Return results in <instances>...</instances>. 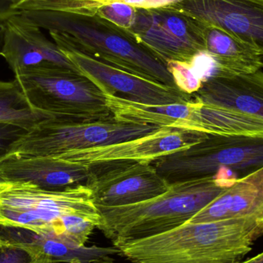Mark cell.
<instances>
[{
  "instance_id": "cell-22",
  "label": "cell",
  "mask_w": 263,
  "mask_h": 263,
  "mask_svg": "<svg viewBox=\"0 0 263 263\" xmlns=\"http://www.w3.org/2000/svg\"><path fill=\"white\" fill-rule=\"evenodd\" d=\"M97 14L121 29H129L134 23L136 8L119 0H104Z\"/></svg>"
},
{
  "instance_id": "cell-28",
  "label": "cell",
  "mask_w": 263,
  "mask_h": 263,
  "mask_svg": "<svg viewBox=\"0 0 263 263\" xmlns=\"http://www.w3.org/2000/svg\"><path fill=\"white\" fill-rule=\"evenodd\" d=\"M239 263H263V252L262 253H259V254L256 255L254 257L248 259V260Z\"/></svg>"
},
{
  "instance_id": "cell-10",
  "label": "cell",
  "mask_w": 263,
  "mask_h": 263,
  "mask_svg": "<svg viewBox=\"0 0 263 263\" xmlns=\"http://www.w3.org/2000/svg\"><path fill=\"white\" fill-rule=\"evenodd\" d=\"M59 49L79 72L92 80L104 94L148 105L186 103L193 100V96L178 88L145 80L72 49Z\"/></svg>"
},
{
  "instance_id": "cell-8",
  "label": "cell",
  "mask_w": 263,
  "mask_h": 263,
  "mask_svg": "<svg viewBox=\"0 0 263 263\" xmlns=\"http://www.w3.org/2000/svg\"><path fill=\"white\" fill-rule=\"evenodd\" d=\"M203 24L175 6L138 9L129 34L165 63H190L195 55L205 51Z\"/></svg>"
},
{
  "instance_id": "cell-21",
  "label": "cell",
  "mask_w": 263,
  "mask_h": 263,
  "mask_svg": "<svg viewBox=\"0 0 263 263\" xmlns=\"http://www.w3.org/2000/svg\"><path fill=\"white\" fill-rule=\"evenodd\" d=\"M55 118L35 110L29 104L15 80H0V123L12 125L29 131L40 123Z\"/></svg>"
},
{
  "instance_id": "cell-14",
  "label": "cell",
  "mask_w": 263,
  "mask_h": 263,
  "mask_svg": "<svg viewBox=\"0 0 263 263\" xmlns=\"http://www.w3.org/2000/svg\"><path fill=\"white\" fill-rule=\"evenodd\" d=\"M0 177L4 181L28 182L48 191H64L89 186L91 165L54 157L0 159Z\"/></svg>"
},
{
  "instance_id": "cell-9",
  "label": "cell",
  "mask_w": 263,
  "mask_h": 263,
  "mask_svg": "<svg viewBox=\"0 0 263 263\" xmlns=\"http://www.w3.org/2000/svg\"><path fill=\"white\" fill-rule=\"evenodd\" d=\"M89 187L97 207L133 205L165 193L170 184L150 163L110 161L91 164Z\"/></svg>"
},
{
  "instance_id": "cell-23",
  "label": "cell",
  "mask_w": 263,
  "mask_h": 263,
  "mask_svg": "<svg viewBox=\"0 0 263 263\" xmlns=\"http://www.w3.org/2000/svg\"><path fill=\"white\" fill-rule=\"evenodd\" d=\"M166 66L178 89L189 95H193L200 89L202 80L190 63L170 61Z\"/></svg>"
},
{
  "instance_id": "cell-4",
  "label": "cell",
  "mask_w": 263,
  "mask_h": 263,
  "mask_svg": "<svg viewBox=\"0 0 263 263\" xmlns=\"http://www.w3.org/2000/svg\"><path fill=\"white\" fill-rule=\"evenodd\" d=\"M71 215L101 221L89 186L48 191L28 182H0V228L61 239L65 219Z\"/></svg>"
},
{
  "instance_id": "cell-1",
  "label": "cell",
  "mask_w": 263,
  "mask_h": 263,
  "mask_svg": "<svg viewBox=\"0 0 263 263\" xmlns=\"http://www.w3.org/2000/svg\"><path fill=\"white\" fill-rule=\"evenodd\" d=\"M49 35L59 48L72 49L156 83L176 87L166 65L137 43L126 29L97 12L20 11Z\"/></svg>"
},
{
  "instance_id": "cell-7",
  "label": "cell",
  "mask_w": 263,
  "mask_h": 263,
  "mask_svg": "<svg viewBox=\"0 0 263 263\" xmlns=\"http://www.w3.org/2000/svg\"><path fill=\"white\" fill-rule=\"evenodd\" d=\"M159 129L122 123L114 117L94 122H75L55 117L26 132L12 145L7 156L58 157L70 152L142 137Z\"/></svg>"
},
{
  "instance_id": "cell-24",
  "label": "cell",
  "mask_w": 263,
  "mask_h": 263,
  "mask_svg": "<svg viewBox=\"0 0 263 263\" xmlns=\"http://www.w3.org/2000/svg\"><path fill=\"white\" fill-rule=\"evenodd\" d=\"M37 261L29 250L11 243L4 238V242L0 247V263H35Z\"/></svg>"
},
{
  "instance_id": "cell-26",
  "label": "cell",
  "mask_w": 263,
  "mask_h": 263,
  "mask_svg": "<svg viewBox=\"0 0 263 263\" xmlns=\"http://www.w3.org/2000/svg\"><path fill=\"white\" fill-rule=\"evenodd\" d=\"M138 9H157L174 6L184 0H119Z\"/></svg>"
},
{
  "instance_id": "cell-16",
  "label": "cell",
  "mask_w": 263,
  "mask_h": 263,
  "mask_svg": "<svg viewBox=\"0 0 263 263\" xmlns=\"http://www.w3.org/2000/svg\"><path fill=\"white\" fill-rule=\"evenodd\" d=\"M0 234L11 243L26 249L37 260L52 263H106L120 255L117 247L78 246L55 237L40 236L21 229L1 228Z\"/></svg>"
},
{
  "instance_id": "cell-3",
  "label": "cell",
  "mask_w": 263,
  "mask_h": 263,
  "mask_svg": "<svg viewBox=\"0 0 263 263\" xmlns=\"http://www.w3.org/2000/svg\"><path fill=\"white\" fill-rule=\"evenodd\" d=\"M236 180L207 178L170 184L163 194L133 205L97 207L98 228L116 247L166 233L188 222Z\"/></svg>"
},
{
  "instance_id": "cell-15",
  "label": "cell",
  "mask_w": 263,
  "mask_h": 263,
  "mask_svg": "<svg viewBox=\"0 0 263 263\" xmlns=\"http://www.w3.org/2000/svg\"><path fill=\"white\" fill-rule=\"evenodd\" d=\"M207 105L236 111L263 121V72L233 74L216 72L193 94Z\"/></svg>"
},
{
  "instance_id": "cell-13",
  "label": "cell",
  "mask_w": 263,
  "mask_h": 263,
  "mask_svg": "<svg viewBox=\"0 0 263 263\" xmlns=\"http://www.w3.org/2000/svg\"><path fill=\"white\" fill-rule=\"evenodd\" d=\"M2 23L4 32L1 57L13 73L23 69L50 66L79 72L57 44L46 38L41 28L21 12Z\"/></svg>"
},
{
  "instance_id": "cell-30",
  "label": "cell",
  "mask_w": 263,
  "mask_h": 263,
  "mask_svg": "<svg viewBox=\"0 0 263 263\" xmlns=\"http://www.w3.org/2000/svg\"><path fill=\"white\" fill-rule=\"evenodd\" d=\"M3 242H4V238H3V236L0 234V247L3 245Z\"/></svg>"
},
{
  "instance_id": "cell-25",
  "label": "cell",
  "mask_w": 263,
  "mask_h": 263,
  "mask_svg": "<svg viewBox=\"0 0 263 263\" xmlns=\"http://www.w3.org/2000/svg\"><path fill=\"white\" fill-rule=\"evenodd\" d=\"M27 131L12 125L0 123V159L9 153L12 145Z\"/></svg>"
},
{
  "instance_id": "cell-18",
  "label": "cell",
  "mask_w": 263,
  "mask_h": 263,
  "mask_svg": "<svg viewBox=\"0 0 263 263\" xmlns=\"http://www.w3.org/2000/svg\"><path fill=\"white\" fill-rule=\"evenodd\" d=\"M254 218L263 222V167L238 179L189 222Z\"/></svg>"
},
{
  "instance_id": "cell-12",
  "label": "cell",
  "mask_w": 263,
  "mask_h": 263,
  "mask_svg": "<svg viewBox=\"0 0 263 263\" xmlns=\"http://www.w3.org/2000/svg\"><path fill=\"white\" fill-rule=\"evenodd\" d=\"M173 6L223 29L263 55V0H184Z\"/></svg>"
},
{
  "instance_id": "cell-11",
  "label": "cell",
  "mask_w": 263,
  "mask_h": 263,
  "mask_svg": "<svg viewBox=\"0 0 263 263\" xmlns=\"http://www.w3.org/2000/svg\"><path fill=\"white\" fill-rule=\"evenodd\" d=\"M207 136L206 133L200 132L160 128L159 130L142 137L70 152L54 158L86 165L110 161L150 163L162 156L189 148L203 140Z\"/></svg>"
},
{
  "instance_id": "cell-17",
  "label": "cell",
  "mask_w": 263,
  "mask_h": 263,
  "mask_svg": "<svg viewBox=\"0 0 263 263\" xmlns=\"http://www.w3.org/2000/svg\"><path fill=\"white\" fill-rule=\"evenodd\" d=\"M105 97L106 105L117 121L200 132L196 120L199 102L193 97L186 103L168 105L144 104L110 94H105Z\"/></svg>"
},
{
  "instance_id": "cell-2",
  "label": "cell",
  "mask_w": 263,
  "mask_h": 263,
  "mask_svg": "<svg viewBox=\"0 0 263 263\" xmlns=\"http://www.w3.org/2000/svg\"><path fill=\"white\" fill-rule=\"evenodd\" d=\"M262 236L263 222L254 218L188 222L117 248L130 263H239Z\"/></svg>"
},
{
  "instance_id": "cell-20",
  "label": "cell",
  "mask_w": 263,
  "mask_h": 263,
  "mask_svg": "<svg viewBox=\"0 0 263 263\" xmlns=\"http://www.w3.org/2000/svg\"><path fill=\"white\" fill-rule=\"evenodd\" d=\"M196 119L199 130L206 134L263 136L262 120L231 109L205 104L200 101L196 109Z\"/></svg>"
},
{
  "instance_id": "cell-33",
  "label": "cell",
  "mask_w": 263,
  "mask_h": 263,
  "mask_svg": "<svg viewBox=\"0 0 263 263\" xmlns=\"http://www.w3.org/2000/svg\"><path fill=\"white\" fill-rule=\"evenodd\" d=\"M106 263H114V261H112V262H106Z\"/></svg>"
},
{
  "instance_id": "cell-19",
  "label": "cell",
  "mask_w": 263,
  "mask_h": 263,
  "mask_svg": "<svg viewBox=\"0 0 263 263\" xmlns=\"http://www.w3.org/2000/svg\"><path fill=\"white\" fill-rule=\"evenodd\" d=\"M202 24L205 52L214 60L216 72L239 75L262 70L263 55L254 48L217 26Z\"/></svg>"
},
{
  "instance_id": "cell-6",
  "label": "cell",
  "mask_w": 263,
  "mask_h": 263,
  "mask_svg": "<svg viewBox=\"0 0 263 263\" xmlns=\"http://www.w3.org/2000/svg\"><path fill=\"white\" fill-rule=\"evenodd\" d=\"M35 110L75 122L112 118L103 91L77 71L58 66L32 68L14 73Z\"/></svg>"
},
{
  "instance_id": "cell-29",
  "label": "cell",
  "mask_w": 263,
  "mask_h": 263,
  "mask_svg": "<svg viewBox=\"0 0 263 263\" xmlns=\"http://www.w3.org/2000/svg\"><path fill=\"white\" fill-rule=\"evenodd\" d=\"M3 32H4V28H3V23H0V55H1L2 48L3 44Z\"/></svg>"
},
{
  "instance_id": "cell-31",
  "label": "cell",
  "mask_w": 263,
  "mask_h": 263,
  "mask_svg": "<svg viewBox=\"0 0 263 263\" xmlns=\"http://www.w3.org/2000/svg\"><path fill=\"white\" fill-rule=\"evenodd\" d=\"M35 263H52V262H44V261L38 260V261H37L36 262H35Z\"/></svg>"
},
{
  "instance_id": "cell-5",
  "label": "cell",
  "mask_w": 263,
  "mask_h": 263,
  "mask_svg": "<svg viewBox=\"0 0 263 263\" xmlns=\"http://www.w3.org/2000/svg\"><path fill=\"white\" fill-rule=\"evenodd\" d=\"M150 164L168 184L207 178L237 180L263 167V136L208 134Z\"/></svg>"
},
{
  "instance_id": "cell-32",
  "label": "cell",
  "mask_w": 263,
  "mask_h": 263,
  "mask_svg": "<svg viewBox=\"0 0 263 263\" xmlns=\"http://www.w3.org/2000/svg\"><path fill=\"white\" fill-rule=\"evenodd\" d=\"M3 181H4V180H3V179H2V178H1V177H0V182H3Z\"/></svg>"
},
{
  "instance_id": "cell-27",
  "label": "cell",
  "mask_w": 263,
  "mask_h": 263,
  "mask_svg": "<svg viewBox=\"0 0 263 263\" xmlns=\"http://www.w3.org/2000/svg\"><path fill=\"white\" fill-rule=\"evenodd\" d=\"M20 0H0V14L6 13L8 12V7L12 8Z\"/></svg>"
}]
</instances>
